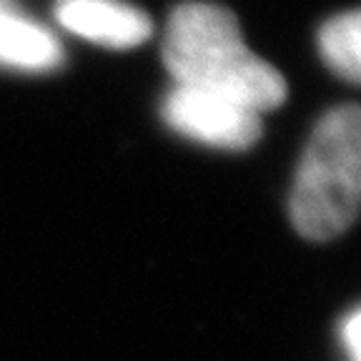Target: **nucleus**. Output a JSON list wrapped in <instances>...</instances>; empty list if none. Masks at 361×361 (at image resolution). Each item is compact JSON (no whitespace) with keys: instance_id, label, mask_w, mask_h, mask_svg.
Instances as JSON below:
<instances>
[{"instance_id":"nucleus-1","label":"nucleus","mask_w":361,"mask_h":361,"mask_svg":"<svg viewBox=\"0 0 361 361\" xmlns=\"http://www.w3.org/2000/svg\"><path fill=\"white\" fill-rule=\"evenodd\" d=\"M164 63L176 85L233 98L261 116L288 96L286 78L248 48L238 18L219 3L188 0L173 8L164 33Z\"/></svg>"},{"instance_id":"nucleus-2","label":"nucleus","mask_w":361,"mask_h":361,"mask_svg":"<svg viewBox=\"0 0 361 361\" xmlns=\"http://www.w3.org/2000/svg\"><path fill=\"white\" fill-rule=\"evenodd\" d=\"M361 214V106L346 103L322 116L296 166L288 216L309 241H331Z\"/></svg>"},{"instance_id":"nucleus-3","label":"nucleus","mask_w":361,"mask_h":361,"mask_svg":"<svg viewBox=\"0 0 361 361\" xmlns=\"http://www.w3.org/2000/svg\"><path fill=\"white\" fill-rule=\"evenodd\" d=\"M161 111L178 135L221 151H246L264 133L259 111L188 85H173Z\"/></svg>"},{"instance_id":"nucleus-4","label":"nucleus","mask_w":361,"mask_h":361,"mask_svg":"<svg viewBox=\"0 0 361 361\" xmlns=\"http://www.w3.org/2000/svg\"><path fill=\"white\" fill-rule=\"evenodd\" d=\"M56 20L68 33L108 48H135L153 33L151 18L123 0H58Z\"/></svg>"},{"instance_id":"nucleus-5","label":"nucleus","mask_w":361,"mask_h":361,"mask_svg":"<svg viewBox=\"0 0 361 361\" xmlns=\"http://www.w3.org/2000/svg\"><path fill=\"white\" fill-rule=\"evenodd\" d=\"M61 61V43L51 30L20 16L16 3H0V66L38 73Z\"/></svg>"},{"instance_id":"nucleus-6","label":"nucleus","mask_w":361,"mask_h":361,"mask_svg":"<svg viewBox=\"0 0 361 361\" xmlns=\"http://www.w3.org/2000/svg\"><path fill=\"white\" fill-rule=\"evenodd\" d=\"M319 53L334 75L361 85V8L324 23L319 28Z\"/></svg>"},{"instance_id":"nucleus-7","label":"nucleus","mask_w":361,"mask_h":361,"mask_svg":"<svg viewBox=\"0 0 361 361\" xmlns=\"http://www.w3.org/2000/svg\"><path fill=\"white\" fill-rule=\"evenodd\" d=\"M344 344L351 361H361V309L344 322Z\"/></svg>"},{"instance_id":"nucleus-8","label":"nucleus","mask_w":361,"mask_h":361,"mask_svg":"<svg viewBox=\"0 0 361 361\" xmlns=\"http://www.w3.org/2000/svg\"><path fill=\"white\" fill-rule=\"evenodd\" d=\"M0 3H13V0H0Z\"/></svg>"}]
</instances>
